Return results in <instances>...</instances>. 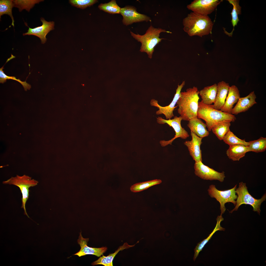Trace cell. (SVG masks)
<instances>
[{
	"label": "cell",
	"instance_id": "obj_1",
	"mask_svg": "<svg viewBox=\"0 0 266 266\" xmlns=\"http://www.w3.org/2000/svg\"><path fill=\"white\" fill-rule=\"evenodd\" d=\"M199 91L194 86L187 88L186 91L181 93V96L176 104L177 111L182 120L189 121L191 119L198 118Z\"/></svg>",
	"mask_w": 266,
	"mask_h": 266
},
{
	"label": "cell",
	"instance_id": "obj_2",
	"mask_svg": "<svg viewBox=\"0 0 266 266\" xmlns=\"http://www.w3.org/2000/svg\"><path fill=\"white\" fill-rule=\"evenodd\" d=\"M183 30L189 36L202 37L211 32L213 23L208 16L194 12L188 14L183 20Z\"/></svg>",
	"mask_w": 266,
	"mask_h": 266
},
{
	"label": "cell",
	"instance_id": "obj_3",
	"mask_svg": "<svg viewBox=\"0 0 266 266\" xmlns=\"http://www.w3.org/2000/svg\"><path fill=\"white\" fill-rule=\"evenodd\" d=\"M197 117L206 122L209 131L216 124L224 122H234L236 119L234 115L216 110L211 105L203 104L201 101L198 102Z\"/></svg>",
	"mask_w": 266,
	"mask_h": 266
},
{
	"label": "cell",
	"instance_id": "obj_4",
	"mask_svg": "<svg viewBox=\"0 0 266 266\" xmlns=\"http://www.w3.org/2000/svg\"><path fill=\"white\" fill-rule=\"evenodd\" d=\"M162 32L171 33V32L161 28H154L151 25L143 35H140L138 33L136 34L130 31L132 36L141 43L140 51L142 52L146 53L150 59L152 58L155 47L162 39H165L159 37L160 34Z\"/></svg>",
	"mask_w": 266,
	"mask_h": 266
},
{
	"label": "cell",
	"instance_id": "obj_5",
	"mask_svg": "<svg viewBox=\"0 0 266 266\" xmlns=\"http://www.w3.org/2000/svg\"><path fill=\"white\" fill-rule=\"evenodd\" d=\"M237 195L236 200V204L234 208L230 212L232 213L234 211H237L239 207L242 204L249 205L253 207V211L256 212L259 215L261 212L260 206L262 203L266 200V194L265 193L261 198L257 199L253 197L249 192L246 183L243 182L239 183V186L235 189Z\"/></svg>",
	"mask_w": 266,
	"mask_h": 266
},
{
	"label": "cell",
	"instance_id": "obj_6",
	"mask_svg": "<svg viewBox=\"0 0 266 266\" xmlns=\"http://www.w3.org/2000/svg\"><path fill=\"white\" fill-rule=\"evenodd\" d=\"M38 182L31 177L26 175L20 176L17 175L15 177H12L7 180L3 182L4 184L13 185L18 187L22 194V201L21 208L24 210V214L31 219L28 215L25 208V204L29 196V188L31 187L37 185Z\"/></svg>",
	"mask_w": 266,
	"mask_h": 266
},
{
	"label": "cell",
	"instance_id": "obj_7",
	"mask_svg": "<svg viewBox=\"0 0 266 266\" xmlns=\"http://www.w3.org/2000/svg\"><path fill=\"white\" fill-rule=\"evenodd\" d=\"M236 187L237 184L231 189L221 191L217 189L214 185L209 186L208 190L209 194L211 198H215L219 203L221 215H222L226 210L225 204L226 203H232L234 206H235L236 204L235 200L237 197L235 191Z\"/></svg>",
	"mask_w": 266,
	"mask_h": 266
},
{
	"label": "cell",
	"instance_id": "obj_8",
	"mask_svg": "<svg viewBox=\"0 0 266 266\" xmlns=\"http://www.w3.org/2000/svg\"><path fill=\"white\" fill-rule=\"evenodd\" d=\"M194 167L195 174L204 180H217L223 182L225 177L224 172H218L205 165L201 161L195 162Z\"/></svg>",
	"mask_w": 266,
	"mask_h": 266
},
{
	"label": "cell",
	"instance_id": "obj_9",
	"mask_svg": "<svg viewBox=\"0 0 266 266\" xmlns=\"http://www.w3.org/2000/svg\"><path fill=\"white\" fill-rule=\"evenodd\" d=\"M185 84V81H183L180 85H178L176 90V93L175 94L173 100L168 105L166 106H162L159 105L157 100L152 99L150 102L151 106L156 107L159 110L156 112L157 115L163 114L165 116L166 120L171 119L174 116L173 111L176 108L177 105L175 106L177 102L181 96V91Z\"/></svg>",
	"mask_w": 266,
	"mask_h": 266
},
{
	"label": "cell",
	"instance_id": "obj_10",
	"mask_svg": "<svg viewBox=\"0 0 266 266\" xmlns=\"http://www.w3.org/2000/svg\"><path fill=\"white\" fill-rule=\"evenodd\" d=\"M222 0H195L188 5L187 8L193 12L201 15L208 16L214 11Z\"/></svg>",
	"mask_w": 266,
	"mask_h": 266
},
{
	"label": "cell",
	"instance_id": "obj_11",
	"mask_svg": "<svg viewBox=\"0 0 266 266\" xmlns=\"http://www.w3.org/2000/svg\"><path fill=\"white\" fill-rule=\"evenodd\" d=\"M120 13L123 17L122 22L126 26L134 23L151 21L150 17L137 12L136 8L133 6H128L121 8Z\"/></svg>",
	"mask_w": 266,
	"mask_h": 266
},
{
	"label": "cell",
	"instance_id": "obj_12",
	"mask_svg": "<svg viewBox=\"0 0 266 266\" xmlns=\"http://www.w3.org/2000/svg\"><path fill=\"white\" fill-rule=\"evenodd\" d=\"M182 120V118L180 116L179 117L175 116L173 118L168 120L165 119L161 117H158L157 118V123L160 124L166 123L170 127H172L174 130L175 133L174 137L169 140L171 143L177 138L180 137L185 139L189 136L188 132L181 126V122Z\"/></svg>",
	"mask_w": 266,
	"mask_h": 266
},
{
	"label": "cell",
	"instance_id": "obj_13",
	"mask_svg": "<svg viewBox=\"0 0 266 266\" xmlns=\"http://www.w3.org/2000/svg\"><path fill=\"white\" fill-rule=\"evenodd\" d=\"M40 20L42 23L41 26L32 28L29 27L27 25L29 29L27 32L23 33V35L35 36L39 38L42 44H44L47 41L46 36L47 34L54 29V22L53 21H47L43 17L41 18Z\"/></svg>",
	"mask_w": 266,
	"mask_h": 266
},
{
	"label": "cell",
	"instance_id": "obj_14",
	"mask_svg": "<svg viewBox=\"0 0 266 266\" xmlns=\"http://www.w3.org/2000/svg\"><path fill=\"white\" fill-rule=\"evenodd\" d=\"M88 241V238H84L83 237L81 232L77 240L78 243L81 247V249L78 252L74 255H77L79 257L88 254L93 255L100 257L107 250V248L106 247L95 248L88 247L87 245Z\"/></svg>",
	"mask_w": 266,
	"mask_h": 266
},
{
	"label": "cell",
	"instance_id": "obj_15",
	"mask_svg": "<svg viewBox=\"0 0 266 266\" xmlns=\"http://www.w3.org/2000/svg\"><path fill=\"white\" fill-rule=\"evenodd\" d=\"M192 139L187 141L184 144L187 148L190 155L195 162L202 161L201 151L200 149L202 138L200 137L191 131Z\"/></svg>",
	"mask_w": 266,
	"mask_h": 266
},
{
	"label": "cell",
	"instance_id": "obj_16",
	"mask_svg": "<svg viewBox=\"0 0 266 266\" xmlns=\"http://www.w3.org/2000/svg\"><path fill=\"white\" fill-rule=\"evenodd\" d=\"M256 96L254 91L251 92L244 97H240L237 103L233 108L232 114L237 115L248 111L254 104L257 103L255 100Z\"/></svg>",
	"mask_w": 266,
	"mask_h": 266
},
{
	"label": "cell",
	"instance_id": "obj_17",
	"mask_svg": "<svg viewBox=\"0 0 266 266\" xmlns=\"http://www.w3.org/2000/svg\"><path fill=\"white\" fill-rule=\"evenodd\" d=\"M230 86L228 83L223 81L218 83L216 100L214 104L211 105L212 107L217 110L221 109L225 103Z\"/></svg>",
	"mask_w": 266,
	"mask_h": 266
},
{
	"label": "cell",
	"instance_id": "obj_18",
	"mask_svg": "<svg viewBox=\"0 0 266 266\" xmlns=\"http://www.w3.org/2000/svg\"><path fill=\"white\" fill-rule=\"evenodd\" d=\"M240 97L239 91L237 87L234 85L230 86L225 103L220 110L232 114L233 106L237 102Z\"/></svg>",
	"mask_w": 266,
	"mask_h": 266
},
{
	"label": "cell",
	"instance_id": "obj_19",
	"mask_svg": "<svg viewBox=\"0 0 266 266\" xmlns=\"http://www.w3.org/2000/svg\"><path fill=\"white\" fill-rule=\"evenodd\" d=\"M189 121L187 125L191 131L202 138L209 135V133L206 129V124L200 118H193Z\"/></svg>",
	"mask_w": 266,
	"mask_h": 266
},
{
	"label": "cell",
	"instance_id": "obj_20",
	"mask_svg": "<svg viewBox=\"0 0 266 266\" xmlns=\"http://www.w3.org/2000/svg\"><path fill=\"white\" fill-rule=\"evenodd\" d=\"M217 93V84L204 87L199 91V94L202 100L201 101L207 105H212L215 102Z\"/></svg>",
	"mask_w": 266,
	"mask_h": 266
},
{
	"label": "cell",
	"instance_id": "obj_21",
	"mask_svg": "<svg viewBox=\"0 0 266 266\" xmlns=\"http://www.w3.org/2000/svg\"><path fill=\"white\" fill-rule=\"evenodd\" d=\"M248 146L239 144L230 146L226 151L229 158L233 161H238L248 152Z\"/></svg>",
	"mask_w": 266,
	"mask_h": 266
},
{
	"label": "cell",
	"instance_id": "obj_22",
	"mask_svg": "<svg viewBox=\"0 0 266 266\" xmlns=\"http://www.w3.org/2000/svg\"><path fill=\"white\" fill-rule=\"evenodd\" d=\"M216 220L217 221L216 225L212 232L206 238L198 243L194 249L195 253L193 257V260L194 261H195L198 256L200 252L202 250L203 247L208 242L213 234L217 231H224L225 230V229L221 227L220 225L221 222L224 220L222 215H220V216H218Z\"/></svg>",
	"mask_w": 266,
	"mask_h": 266
},
{
	"label": "cell",
	"instance_id": "obj_23",
	"mask_svg": "<svg viewBox=\"0 0 266 266\" xmlns=\"http://www.w3.org/2000/svg\"><path fill=\"white\" fill-rule=\"evenodd\" d=\"M133 246H130L127 243H125L123 245L120 247L114 253L110 254L106 256L103 255L100 257L98 259L93 262L92 265L93 266L100 265L104 266H113V260L116 255L120 251Z\"/></svg>",
	"mask_w": 266,
	"mask_h": 266
},
{
	"label": "cell",
	"instance_id": "obj_24",
	"mask_svg": "<svg viewBox=\"0 0 266 266\" xmlns=\"http://www.w3.org/2000/svg\"><path fill=\"white\" fill-rule=\"evenodd\" d=\"M229 3L233 6V8L231 13L232 19L231 22L233 27V29L230 33H227L226 31L225 32L229 36H232L233 32L234 30V27L236 26L239 21L238 15L241 14V7L239 5V0H228Z\"/></svg>",
	"mask_w": 266,
	"mask_h": 266
},
{
	"label": "cell",
	"instance_id": "obj_25",
	"mask_svg": "<svg viewBox=\"0 0 266 266\" xmlns=\"http://www.w3.org/2000/svg\"><path fill=\"white\" fill-rule=\"evenodd\" d=\"M231 125V122H229L219 123L213 126L211 130L219 140H222L230 130Z\"/></svg>",
	"mask_w": 266,
	"mask_h": 266
},
{
	"label": "cell",
	"instance_id": "obj_26",
	"mask_svg": "<svg viewBox=\"0 0 266 266\" xmlns=\"http://www.w3.org/2000/svg\"><path fill=\"white\" fill-rule=\"evenodd\" d=\"M248 152L256 153L265 151L266 150V138L260 137L258 139L249 142Z\"/></svg>",
	"mask_w": 266,
	"mask_h": 266
},
{
	"label": "cell",
	"instance_id": "obj_27",
	"mask_svg": "<svg viewBox=\"0 0 266 266\" xmlns=\"http://www.w3.org/2000/svg\"><path fill=\"white\" fill-rule=\"evenodd\" d=\"M162 182L160 179H155L135 183L132 185L130 190L133 192H137L146 189L151 186L159 184Z\"/></svg>",
	"mask_w": 266,
	"mask_h": 266
},
{
	"label": "cell",
	"instance_id": "obj_28",
	"mask_svg": "<svg viewBox=\"0 0 266 266\" xmlns=\"http://www.w3.org/2000/svg\"><path fill=\"white\" fill-rule=\"evenodd\" d=\"M14 7L13 0H0V17L4 14H7L11 17L12 25L14 27V20L12 14V10Z\"/></svg>",
	"mask_w": 266,
	"mask_h": 266
},
{
	"label": "cell",
	"instance_id": "obj_29",
	"mask_svg": "<svg viewBox=\"0 0 266 266\" xmlns=\"http://www.w3.org/2000/svg\"><path fill=\"white\" fill-rule=\"evenodd\" d=\"M43 1L44 0H13L14 7L18 8L20 12L23 9H25L29 12L35 4L38 3Z\"/></svg>",
	"mask_w": 266,
	"mask_h": 266
},
{
	"label": "cell",
	"instance_id": "obj_30",
	"mask_svg": "<svg viewBox=\"0 0 266 266\" xmlns=\"http://www.w3.org/2000/svg\"><path fill=\"white\" fill-rule=\"evenodd\" d=\"M223 140L229 146L241 144L248 146L249 142H246L245 139H241L235 135L230 130H229L224 136Z\"/></svg>",
	"mask_w": 266,
	"mask_h": 266
},
{
	"label": "cell",
	"instance_id": "obj_31",
	"mask_svg": "<svg viewBox=\"0 0 266 266\" xmlns=\"http://www.w3.org/2000/svg\"><path fill=\"white\" fill-rule=\"evenodd\" d=\"M98 7L100 10L112 14H120L121 8L115 0H112L107 3H100Z\"/></svg>",
	"mask_w": 266,
	"mask_h": 266
},
{
	"label": "cell",
	"instance_id": "obj_32",
	"mask_svg": "<svg viewBox=\"0 0 266 266\" xmlns=\"http://www.w3.org/2000/svg\"><path fill=\"white\" fill-rule=\"evenodd\" d=\"M3 67H2L0 69V82L3 83L5 82L7 79H11L17 81L20 83L23 86L25 91H27V89L30 90L31 87V85L27 83L26 81L22 82L20 79H17L15 77L8 76L4 73L3 70Z\"/></svg>",
	"mask_w": 266,
	"mask_h": 266
},
{
	"label": "cell",
	"instance_id": "obj_33",
	"mask_svg": "<svg viewBox=\"0 0 266 266\" xmlns=\"http://www.w3.org/2000/svg\"><path fill=\"white\" fill-rule=\"evenodd\" d=\"M70 3L72 6L82 9L90 7L98 2L97 0H70Z\"/></svg>",
	"mask_w": 266,
	"mask_h": 266
}]
</instances>
